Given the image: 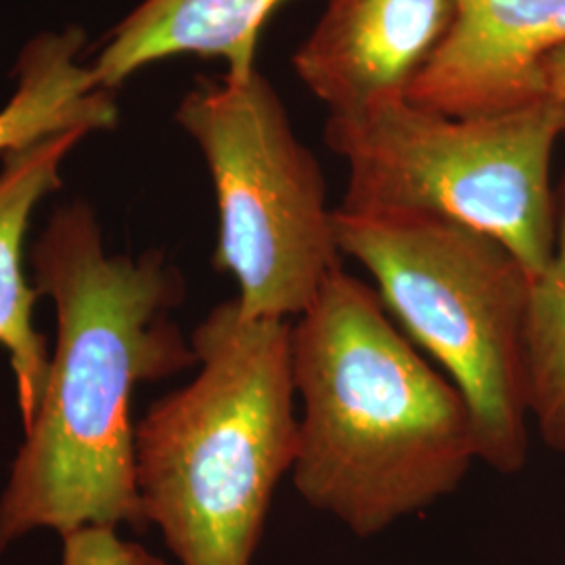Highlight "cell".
Here are the masks:
<instances>
[{"label":"cell","mask_w":565,"mask_h":565,"mask_svg":"<svg viewBox=\"0 0 565 565\" xmlns=\"http://www.w3.org/2000/svg\"><path fill=\"white\" fill-rule=\"evenodd\" d=\"M39 294L57 310V343L39 411L0 497V551L53 527L142 530L135 476L137 385L198 366L172 323L184 279L162 252L107 256L93 207L61 205L32 247Z\"/></svg>","instance_id":"obj_1"},{"label":"cell","mask_w":565,"mask_h":565,"mask_svg":"<svg viewBox=\"0 0 565 565\" xmlns=\"http://www.w3.org/2000/svg\"><path fill=\"white\" fill-rule=\"evenodd\" d=\"M291 377L296 492L359 539L436 505L480 461L461 392L343 268L291 321Z\"/></svg>","instance_id":"obj_2"},{"label":"cell","mask_w":565,"mask_h":565,"mask_svg":"<svg viewBox=\"0 0 565 565\" xmlns=\"http://www.w3.org/2000/svg\"><path fill=\"white\" fill-rule=\"evenodd\" d=\"M191 345L198 375L135 425L142 515L181 565H252L298 455L291 321L247 319L233 298Z\"/></svg>","instance_id":"obj_3"},{"label":"cell","mask_w":565,"mask_h":565,"mask_svg":"<svg viewBox=\"0 0 565 565\" xmlns=\"http://www.w3.org/2000/svg\"><path fill=\"white\" fill-rule=\"evenodd\" d=\"M342 256L371 275L387 315L443 366L473 417L478 459L520 473L530 455L524 321L530 275L467 224L427 214H333Z\"/></svg>","instance_id":"obj_4"},{"label":"cell","mask_w":565,"mask_h":565,"mask_svg":"<svg viewBox=\"0 0 565 565\" xmlns=\"http://www.w3.org/2000/svg\"><path fill=\"white\" fill-rule=\"evenodd\" d=\"M564 135V107L548 95L473 116L401 99L324 126L348 166L342 210L467 224L507 245L530 279L553 254L551 160Z\"/></svg>","instance_id":"obj_5"},{"label":"cell","mask_w":565,"mask_h":565,"mask_svg":"<svg viewBox=\"0 0 565 565\" xmlns=\"http://www.w3.org/2000/svg\"><path fill=\"white\" fill-rule=\"evenodd\" d=\"M198 142L214 184L218 245L247 319H298L342 266L323 168L303 145L273 84L198 78L174 114Z\"/></svg>","instance_id":"obj_6"},{"label":"cell","mask_w":565,"mask_h":565,"mask_svg":"<svg viewBox=\"0 0 565 565\" xmlns=\"http://www.w3.org/2000/svg\"><path fill=\"white\" fill-rule=\"evenodd\" d=\"M457 15L459 0H327L291 63L329 118L359 116L406 99Z\"/></svg>","instance_id":"obj_7"},{"label":"cell","mask_w":565,"mask_h":565,"mask_svg":"<svg viewBox=\"0 0 565 565\" xmlns=\"http://www.w3.org/2000/svg\"><path fill=\"white\" fill-rule=\"evenodd\" d=\"M565 44V0H459L457 23L406 99L446 116L546 95L541 63Z\"/></svg>","instance_id":"obj_8"},{"label":"cell","mask_w":565,"mask_h":565,"mask_svg":"<svg viewBox=\"0 0 565 565\" xmlns=\"http://www.w3.org/2000/svg\"><path fill=\"white\" fill-rule=\"evenodd\" d=\"M285 0H142L107 34L90 63L103 90L177 55L224 60L226 76L247 78L256 67L264 23Z\"/></svg>","instance_id":"obj_9"},{"label":"cell","mask_w":565,"mask_h":565,"mask_svg":"<svg viewBox=\"0 0 565 565\" xmlns=\"http://www.w3.org/2000/svg\"><path fill=\"white\" fill-rule=\"evenodd\" d=\"M84 130H70L2 156L0 168V345L18 387L23 429L32 424L49 377L44 335L34 327L39 289L23 275V242L36 205L61 186V163Z\"/></svg>","instance_id":"obj_10"},{"label":"cell","mask_w":565,"mask_h":565,"mask_svg":"<svg viewBox=\"0 0 565 565\" xmlns=\"http://www.w3.org/2000/svg\"><path fill=\"white\" fill-rule=\"evenodd\" d=\"M86 34L78 25L42 32L15 63L18 88L0 109V156L70 130L99 132L118 124L114 93L82 63Z\"/></svg>","instance_id":"obj_11"},{"label":"cell","mask_w":565,"mask_h":565,"mask_svg":"<svg viewBox=\"0 0 565 565\" xmlns=\"http://www.w3.org/2000/svg\"><path fill=\"white\" fill-rule=\"evenodd\" d=\"M525 398L543 445L565 459V174L555 189V242L530 279L524 321Z\"/></svg>","instance_id":"obj_12"},{"label":"cell","mask_w":565,"mask_h":565,"mask_svg":"<svg viewBox=\"0 0 565 565\" xmlns=\"http://www.w3.org/2000/svg\"><path fill=\"white\" fill-rule=\"evenodd\" d=\"M61 536V565H166L145 546L121 541L111 525H82Z\"/></svg>","instance_id":"obj_13"},{"label":"cell","mask_w":565,"mask_h":565,"mask_svg":"<svg viewBox=\"0 0 565 565\" xmlns=\"http://www.w3.org/2000/svg\"><path fill=\"white\" fill-rule=\"evenodd\" d=\"M541 81L546 95L559 103L565 111V44L551 51L543 60Z\"/></svg>","instance_id":"obj_14"}]
</instances>
